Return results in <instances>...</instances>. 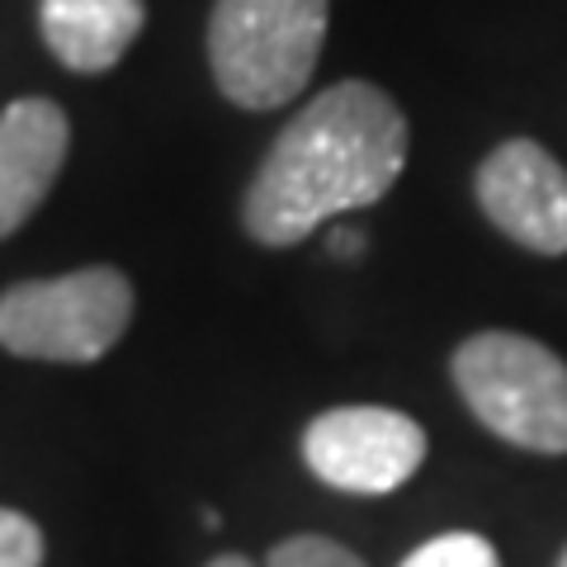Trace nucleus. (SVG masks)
<instances>
[{"mask_svg": "<svg viewBox=\"0 0 567 567\" xmlns=\"http://www.w3.org/2000/svg\"><path fill=\"white\" fill-rule=\"evenodd\" d=\"M406 166V118L374 81H336L275 137L241 204L260 246H298L341 213L379 204Z\"/></svg>", "mask_w": 567, "mask_h": 567, "instance_id": "f257e3e1", "label": "nucleus"}, {"mask_svg": "<svg viewBox=\"0 0 567 567\" xmlns=\"http://www.w3.org/2000/svg\"><path fill=\"white\" fill-rule=\"evenodd\" d=\"M331 0H218L208 66L241 110H279L308 91L327 43Z\"/></svg>", "mask_w": 567, "mask_h": 567, "instance_id": "f03ea898", "label": "nucleus"}, {"mask_svg": "<svg viewBox=\"0 0 567 567\" xmlns=\"http://www.w3.org/2000/svg\"><path fill=\"white\" fill-rule=\"evenodd\" d=\"M454 388L468 412L529 454H567V364L535 336L477 331L454 350Z\"/></svg>", "mask_w": 567, "mask_h": 567, "instance_id": "7ed1b4c3", "label": "nucleus"}, {"mask_svg": "<svg viewBox=\"0 0 567 567\" xmlns=\"http://www.w3.org/2000/svg\"><path fill=\"white\" fill-rule=\"evenodd\" d=\"M128 322L133 284L114 265L29 279L0 293V346L20 360L91 364L123 341Z\"/></svg>", "mask_w": 567, "mask_h": 567, "instance_id": "20e7f679", "label": "nucleus"}, {"mask_svg": "<svg viewBox=\"0 0 567 567\" xmlns=\"http://www.w3.org/2000/svg\"><path fill=\"white\" fill-rule=\"evenodd\" d=\"M303 464L336 492L388 496L421 473L425 431L398 406H331L308 421Z\"/></svg>", "mask_w": 567, "mask_h": 567, "instance_id": "39448f33", "label": "nucleus"}, {"mask_svg": "<svg viewBox=\"0 0 567 567\" xmlns=\"http://www.w3.org/2000/svg\"><path fill=\"white\" fill-rule=\"evenodd\" d=\"M477 208L516 246L535 256H567V171L539 142L511 137L483 156L473 175Z\"/></svg>", "mask_w": 567, "mask_h": 567, "instance_id": "423d86ee", "label": "nucleus"}, {"mask_svg": "<svg viewBox=\"0 0 567 567\" xmlns=\"http://www.w3.org/2000/svg\"><path fill=\"white\" fill-rule=\"evenodd\" d=\"M71 147V123L52 100L29 95L0 114V237L20 233L58 185Z\"/></svg>", "mask_w": 567, "mask_h": 567, "instance_id": "0eeeda50", "label": "nucleus"}, {"mask_svg": "<svg viewBox=\"0 0 567 567\" xmlns=\"http://www.w3.org/2000/svg\"><path fill=\"white\" fill-rule=\"evenodd\" d=\"M39 24L52 58L81 76H95L137 43L147 6L142 0H43Z\"/></svg>", "mask_w": 567, "mask_h": 567, "instance_id": "6e6552de", "label": "nucleus"}, {"mask_svg": "<svg viewBox=\"0 0 567 567\" xmlns=\"http://www.w3.org/2000/svg\"><path fill=\"white\" fill-rule=\"evenodd\" d=\"M398 567H502V558H496L492 539L473 535V529H450V535H435L412 548Z\"/></svg>", "mask_w": 567, "mask_h": 567, "instance_id": "1a4fd4ad", "label": "nucleus"}, {"mask_svg": "<svg viewBox=\"0 0 567 567\" xmlns=\"http://www.w3.org/2000/svg\"><path fill=\"white\" fill-rule=\"evenodd\" d=\"M265 567H364V558L327 535H293L270 548Z\"/></svg>", "mask_w": 567, "mask_h": 567, "instance_id": "9d476101", "label": "nucleus"}, {"mask_svg": "<svg viewBox=\"0 0 567 567\" xmlns=\"http://www.w3.org/2000/svg\"><path fill=\"white\" fill-rule=\"evenodd\" d=\"M0 567H43V529L0 506Z\"/></svg>", "mask_w": 567, "mask_h": 567, "instance_id": "9b49d317", "label": "nucleus"}, {"mask_svg": "<svg viewBox=\"0 0 567 567\" xmlns=\"http://www.w3.org/2000/svg\"><path fill=\"white\" fill-rule=\"evenodd\" d=\"M327 251L331 256H360L364 251V237L360 233H331L327 237Z\"/></svg>", "mask_w": 567, "mask_h": 567, "instance_id": "f8f14e48", "label": "nucleus"}, {"mask_svg": "<svg viewBox=\"0 0 567 567\" xmlns=\"http://www.w3.org/2000/svg\"><path fill=\"white\" fill-rule=\"evenodd\" d=\"M204 567H256V563L246 558V554H218V558L204 563Z\"/></svg>", "mask_w": 567, "mask_h": 567, "instance_id": "ddd939ff", "label": "nucleus"}, {"mask_svg": "<svg viewBox=\"0 0 567 567\" xmlns=\"http://www.w3.org/2000/svg\"><path fill=\"white\" fill-rule=\"evenodd\" d=\"M558 567H567V548H563V558H558Z\"/></svg>", "mask_w": 567, "mask_h": 567, "instance_id": "4468645a", "label": "nucleus"}]
</instances>
